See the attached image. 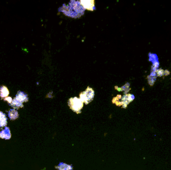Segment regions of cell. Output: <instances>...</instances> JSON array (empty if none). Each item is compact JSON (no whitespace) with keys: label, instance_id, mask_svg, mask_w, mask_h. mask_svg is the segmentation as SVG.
Here are the masks:
<instances>
[{"label":"cell","instance_id":"1","mask_svg":"<svg viewBox=\"0 0 171 170\" xmlns=\"http://www.w3.org/2000/svg\"><path fill=\"white\" fill-rule=\"evenodd\" d=\"M59 9H61L62 11L67 16L74 18H79L84 15L85 10L80 1H71L68 5L64 4Z\"/></svg>","mask_w":171,"mask_h":170},{"label":"cell","instance_id":"2","mask_svg":"<svg viewBox=\"0 0 171 170\" xmlns=\"http://www.w3.org/2000/svg\"><path fill=\"white\" fill-rule=\"evenodd\" d=\"M68 105L73 111L80 113L83 107V102L78 97H72L68 101Z\"/></svg>","mask_w":171,"mask_h":170},{"label":"cell","instance_id":"3","mask_svg":"<svg viewBox=\"0 0 171 170\" xmlns=\"http://www.w3.org/2000/svg\"><path fill=\"white\" fill-rule=\"evenodd\" d=\"M95 92L92 88L88 87L85 91H84L80 94V98L83 103L88 104L91 102L94 99Z\"/></svg>","mask_w":171,"mask_h":170},{"label":"cell","instance_id":"4","mask_svg":"<svg viewBox=\"0 0 171 170\" xmlns=\"http://www.w3.org/2000/svg\"><path fill=\"white\" fill-rule=\"evenodd\" d=\"M81 5L85 9L94 11L95 10L94 1H80Z\"/></svg>","mask_w":171,"mask_h":170},{"label":"cell","instance_id":"5","mask_svg":"<svg viewBox=\"0 0 171 170\" xmlns=\"http://www.w3.org/2000/svg\"><path fill=\"white\" fill-rule=\"evenodd\" d=\"M15 98L22 103L27 102L29 100V98H28V96L27 94H26V93H25L24 92L21 91H18Z\"/></svg>","mask_w":171,"mask_h":170},{"label":"cell","instance_id":"6","mask_svg":"<svg viewBox=\"0 0 171 170\" xmlns=\"http://www.w3.org/2000/svg\"><path fill=\"white\" fill-rule=\"evenodd\" d=\"M121 100H122V102H121V104H122L123 107H126L127 105L130 102L133 100V98H134V97L132 94H126L125 95L123 96V97H121Z\"/></svg>","mask_w":171,"mask_h":170},{"label":"cell","instance_id":"7","mask_svg":"<svg viewBox=\"0 0 171 170\" xmlns=\"http://www.w3.org/2000/svg\"><path fill=\"white\" fill-rule=\"evenodd\" d=\"M11 137V135L10 133V129L9 127H6L5 129L0 132V138L5 139H9Z\"/></svg>","mask_w":171,"mask_h":170},{"label":"cell","instance_id":"8","mask_svg":"<svg viewBox=\"0 0 171 170\" xmlns=\"http://www.w3.org/2000/svg\"><path fill=\"white\" fill-rule=\"evenodd\" d=\"M11 106L14 108V109H19L21 107H23V103L20 102L18 99H17L16 98H14L11 103L9 104Z\"/></svg>","mask_w":171,"mask_h":170},{"label":"cell","instance_id":"9","mask_svg":"<svg viewBox=\"0 0 171 170\" xmlns=\"http://www.w3.org/2000/svg\"><path fill=\"white\" fill-rule=\"evenodd\" d=\"M7 124V118L6 115L2 111H0V127L6 126Z\"/></svg>","mask_w":171,"mask_h":170},{"label":"cell","instance_id":"10","mask_svg":"<svg viewBox=\"0 0 171 170\" xmlns=\"http://www.w3.org/2000/svg\"><path fill=\"white\" fill-rule=\"evenodd\" d=\"M8 116L11 120H15L19 116L18 111L14 109H10L8 112Z\"/></svg>","mask_w":171,"mask_h":170},{"label":"cell","instance_id":"11","mask_svg":"<svg viewBox=\"0 0 171 170\" xmlns=\"http://www.w3.org/2000/svg\"><path fill=\"white\" fill-rule=\"evenodd\" d=\"M9 94V91L7 87L1 86L0 88V97L1 98L7 97Z\"/></svg>","mask_w":171,"mask_h":170},{"label":"cell","instance_id":"12","mask_svg":"<svg viewBox=\"0 0 171 170\" xmlns=\"http://www.w3.org/2000/svg\"><path fill=\"white\" fill-rule=\"evenodd\" d=\"M4 100L7 101H8V102L9 104H10L11 103L12 101V98L11 97H6L5 99H4Z\"/></svg>","mask_w":171,"mask_h":170}]
</instances>
